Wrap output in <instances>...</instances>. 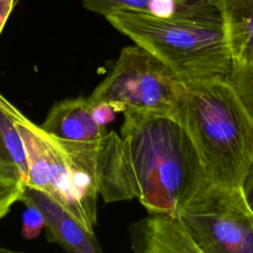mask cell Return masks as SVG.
I'll list each match as a JSON object with an SVG mask.
<instances>
[{
  "label": "cell",
  "instance_id": "cell-9",
  "mask_svg": "<svg viewBox=\"0 0 253 253\" xmlns=\"http://www.w3.org/2000/svg\"><path fill=\"white\" fill-rule=\"evenodd\" d=\"M41 126L58 138L73 141H92L109 132L105 126L95 121L93 106L83 97L54 104Z\"/></svg>",
  "mask_w": 253,
  "mask_h": 253
},
{
  "label": "cell",
  "instance_id": "cell-19",
  "mask_svg": "<svg viewBox=\"0 0 253 253\" xmlns=\"http://www.w3.org/2000/svg\"><path fill=\"white\" fill-rule=\"evenodd\" d=\"M18 0H0V34L4 29V26ZM0 103L8 105L10 104L0 95Z\"/></svg>",
  "mask_w": 253,
  "mask_h": 253
},
{
  "label": "cell",
  "instance_id": "cell-18",
  "mask_svg": "<svg viewBox=\"0 0 253 253\" xmlns=\"http://www.w3.org/2000/svg\"><path fill=\"white\" fill-rule=\"evenodd\" d=\"M240 189L242 191V194L248 206L253 211V160L250 163L243 177V180L240 185Z\"/></svg>",
  "mask_w": 253,
  "mask_h": 253
},
{
  "label": "cell",
  "instance_id": "cell-4",
  "mask_svg": "<svg viewBox=\"0 0 253 253\" xmlns=\"http://www.w3.org/2000/svg\"><path fill=\"white\" fill-rule=\"evenodd\" d=\"M15 125L27 154L26 186L47 195L94 233L102 178L97 141L58 138L23 115Z\"/></svg>",
  "mask_w": 253,
  "mask_h": 253
},
{
  "label": "cell",
  "instance_id": "cell-16",
  "mask_svg": "<svg viewBox=\"0 0 253 253\" xmlns=\"http://www.w3.org/2000/svg\"><path fill=\"white\" fill-rule=\"evenodd\" d=\"M180 0H149L148 14L158 18H170L176 13Z\"/></svg>",
  "mask_w": 253,
  "mask_h": 253
},
{
  "label": "cell",
  "instance_id": "cell-13",
  "mask_svg": "<svg viewBox=\"0 0 253 253\" xmlns=\"http://www.w3.org/2000/svg\"><path fill=\"white\" fill-rule=\"evenodd\" d=\"M82 3L86 9L105 17L120 10L148 13L149 0H82Z\"/></svg>",
  "mask_w": 253,
  "mask_h": 253
},
{
  "label": "cell",
  "instance_id": "cell-15",
  "mask_svg": "<svg viewBox=\"0 0 253 253\" xmlns=\"http://www.w3.org/2000/svg\"><path fill=\"white\" fill-rule=\"evenodd\" d=\"M43 227L44 218L42 212L36 207L28 205L22 214V236L28 240L35 239L39 237Z\"/></svg>",
  "mask_w": 253,
  "mask_h": 253
},
{
  "label": "cell",
  "instance_id": "cell-8",
  "mask_svg": "<svg viewBox=\"0 0 253 253\" xmlns=\"http://www.w3.org/2000/svg\"><path fill=\"white\" fill-rule=\"evenodd\" d=\"M131 248L141 253H201L180 212L149 213L131 225Z\"/></svg>",
  "mask_w": 253,
  "mask_h": 253
},
{
  "label": "cell",
  "instance_id": "cell-5",
  "mask_svg": "<svg viewBox=\"0 0 253 253\" xmlns=\"http://www.w3.org/2000/svg\"><path fill=\"white\" fill-rule=\"evenodd\" d=\"M185 81L165 62L135 44L124 47L109 75L88 97L116 112H137L177 121Z\"/></svg>",
  "mask_w": 253,
  "mask_h": 253
},
{
  "label": "cell",
  "instance_id": "cell-17",
  "mask_svg": "<svg viewBox=\"0 0 253 253\" xmlns=\"http://www.w3.org/2000/svg\"><path fill=\"white\" fill-rule=\"evenodd\" d=\"M93 106V117L97 123L102 126H107L108 124L112 123L116 119V110L115 108L107 103V102H100Z\"/></svg>",
  "mask_w": 253,
  "mask_h": 253
},
{
  "label": "cell",
  "instance_id": "cell-7",
  "mask_svg": "<svg viewBox=\"0 0 253 253\" xmlns=\"http://www.w3.org/2000/svg\"><path fill=\"white\" fill-rule=\"evenodd\" d=\"M27 206L36 207L43 215L47 239L73 253H99L102 251L95 233L88 231L64 208L44 193L24 186L21 197Z\"/></svg>",
  "mask_w": 253,
  "mask_h": 253
},
{
  "label": "cell",
  "instance_id": "cell-14",
  "mask_svg": "<svg viewBox=\"0 0 253 253\" xmlns=\"http://www.w3.org/2000/svg\"><path fill=\"white\" fill-rule=\"evenodd\" d=\"M24 185L0 176V219L10 211L11 207L21 200Z\"/></svg>",
  "mask_w": 253,
  "mask_h": 253
},
{
  "label": "cell",
  "instance_id": "cell-12",
  "mask_svg": "<svg viewBox=\"0 0 253 253\" xmlns=\"http://www.w3.org/2000/svg\"><path fill=\"white\" fill-rule=\"evenodd\" d=\"M227 80L253 119V62L246 66H232Z\"/></svg>",
  "mask_w": 253,
  "mask_h": 253
},
{
  "label": "cell",
  "instance_id": "cell-3",
  "mask_svg": "<svg viewBox=\"0 0 253 253\" xmlns=\"http://www.w3.org/2000/svg\"><path fill=\"white\" fill-rule=\"evenodd\" d=\"M177 122L192 139L208 179L239 188L253 160V119L230 82L185 81Z\"/></svg>",
  "mask_w": 253,
  "mask_h": 253
},
{
  "label": "cell",
  "instance_id": "cell-1",
  "mask_svg": "<svg viewBox=\"0 0 253 253\" xmlns=\"http://www.w3.org/2000/svg\"><path fill=\"white\" fill-rule=\"evenodd\" d=\"M105 18L184 81L227 79L231 72L233 62L224 27L209 0H180L170 18L132 10L116 11Z\"/></svg>",
  "mask_w": 253,
  "mask_h": 253
},
{
  "label": "cell",
  "instance_id": "cell-10",
  "mask_svg": "<svg viewBox=\"0 0 253 253\" xmlns=\"http://www.w3.org/2000/svg\"><path fill=\"white\" fill-rule=\"evenodd\" d=\"M209 1L223 24L232 66H246L253 62V0Z\"/></svg>",
  "mask_w": 253,
  "mask_h": 253
},
{
  "label": "cell",
  "instance_id": "cell-6",
  "mask_svg": "<svg viewBox=\"0 0 253 253\" xmlns=\"http://www.w3.org/2000/svg\"><path fill=\"white\" fill-rule=\"evenodd\" d=\"M180 214L201 253H253V211L240 187L207 179Z\"/></svg>",
  "mask_w": 253,
  "mask_h": 253
},
{
  "label": "cell",
  "instance_id": "cell-11",
  "mask_svg": "<svg viewBox=\"0 0 253 253\" xmlns=\"http://www.w3.org/2000/svg\"><path fill=\"white\" fill-rule=\"evenodd\" d=\"M22 114L12 104L0 103V176L26 186L28 160L23 139L15 125Z\"/></svg>",
  "mask_w": 253,
  "mask_h": 253
},
{
  "label": "cell",
  "instance_id": "cell-2",
  "mask_svg": "<svg viewBox=\"0 0 253 253\" xmlns=\"http://www.w3.org/2000/svg\"><path fill=\"white\" fill-rule=\"evenodd\" d=\"M121 136L135 198L149 213L180 212L208 179L192 139L171 118L124 112Z\"/></svg>",
  "mask_w": 253,
  "mask_h": 253
}]
</instances>
